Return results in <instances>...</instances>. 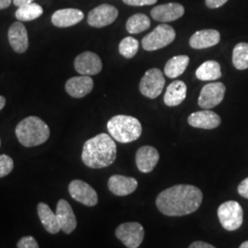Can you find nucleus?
<instances>
[{
  "mask_svg": "<svg viewBox=\"0 0 248 248\" xmlns=\"http://www.w3.org/2000/svg\"><path fill=\"white\" fill-rule=\"evenodd\" d=\"M203 194L192 185H176L163 190L157 196L155 203L161 213L167 216H184L201 207Z\"/></svg>",
  "mask_w": 248,
  "mask_h": 248,
  "instance_id": "f257e3e1",
  "label": "nucleus"
},
{
  "mask_svg": "<svg viewBox=\"0 0 248 248\" xmlns=\"http://www.w3.org/2000/svg\"><path fill=\"white\" fill-rule=\"evenodd\" d=\"M117 157V145L112 137L100 133L84 143L82 161L90 169H104L114 163Z\"/></svg>",
  "mask_w": 248,
  "mask_h": 248,
  "instance_id": "f03ea898",
  "label": "nucleus"
},
{
  "mask_svg": "<svg viewBox=\"0 0 248 248\" xmlns=\"http://www.w3.org/2000/svg\"><path fill=\"white\" fill-rule=\"evenodd\" d=\"M18 142L25 147L41 145L50 137V129L45 122L36 116H30L18 123L16 130Z\"/></svg>",
  "mask_w": 248,
  "mask_h": 248,
  "instance_id": "7ed1b4c3",
  "label": "nucleus"
},
{
  "mask_svg": "<svg viewBox=\"0 0 248 248\" xmlns=\"http://www.w3.org/2000/svg\"><path fill=\"white\" fill-rule=\"evenodd\" d=\"M108 132L117 142L128 143L136 141L142 134L141 123L128 115H116L107 124Z\"/></svg>",
  "mask_w": 248,
  "mask_h": 248,
  "instance_id": "20e7f679",
  "label": "nucleus"
},
{
  "mask_svg": "<svg viewBox=\"0 0 248 248\" xmlns=\"http://www.w3.org/2000/svg\"><path fill=\"white\" fill-rule=\"evenodd\" d=\"M175 38L176 31L173 27L160 24L142 39V48L148 52L156 51L172 44Z\"/></svg>",
  "mask_w": 248,
  "mask_h": 248,
  "instance_id": "39448f33",
  "label": "nucleus"
},
{
  "mask_svg": "<svg viewBox=\"0 0 248 248\" xmlns=\"http://www.w3.org/2000/svg\"><path fill=\"white\" fill-rule=\"evenodd\" d=\"M218 218L222 227L227 231L239 229L244 220V212L237 202L229 201L218 208Z\"/></svg>",
  "mask_w": 248,
  "mask_h": 248,
  "instance_id": "423d86ee",
  "label": "nucleus"
},
{
  "mask_svg": "<svg viewBox=\"0 0 248 248\" xmlns=\"http://www.w3.org/2000/svg\"><path fill=\"white\" fill-rule=\"evenodd\" d=\"M115 234L126 248H137L143 241L144 229L139 222H124L117 227Z\"/></svg>",
  "mask_w": 248,
  "mask_h": 248,
  "instance_id": "0eeeda50",
  "label": "nucleus"
},
{
  "mask_svg": "<svg viewBox=\"0 0 248 248\" xmlns=\"http://www.w3.org/2000/svg\"><path fill=\"white\" fill-rule=\"evenodd\" d=\"M166 79L162 71L158 68H152L145 72L142 77L139 89L144 97L156 98L162 93L165 87Z\"/></svg>",
  "mask_w": 248,
  "mask_h": 248,
  "instance_id": "6e6552de",
  "label": "nucleus"
},
{
  "mask_svg": "<svg viewBox=\"0 0 248 248\" xmlns=\"http://www.w3.org/2000/svg\"><path fill=\"white\" fill-rule=\"evenodd\" d=\"M226 88L222 82H215L205 85L198 99L199 106L204 109H210L222 103Z\"/></svg>",
  "mask_w": 248,
  "mask_h": 248,
  "instance_id": "1a4fd4ad",
  "label": "nucleus"
},
{
  "mask_svg": "<svg viewBox=\"0 0 248 248\" xmlns=\"http://www.w3.org/2000/svg\"><path fill=\"white\" fill-rule=\"evenodd\" d=\"M68 191L75 201L85 206L93 207L98 204V198L96 190L83 180L75 179L71 181L68 186Z\"/></svg>",
  "mask_w": 248,
  "mask_h": 248,
  "instance_id": "9d476101",
  "label": "nucleus"
},
{
  "mask_svg": "<svg viewBox=\"0 0 248 248\" xmlns=\"http://www.w3.org/2000/svg\"><path fill=\"white\" fill-rule=\"evenodd\" d=\"M119 11L115 7L108 4H102L89 12L88 23L95 28L110 25L118 18Z\"/></svg>",
  "mask_w": 248,
  "mask_h": 248,
  "instance_id": "9b49d317",
  "label": "nucleus"
},
{
  "mask_svg": "<svg viewBox=\"0 0 248 248\" xmlns=\"http://www.w3.org/2000/svg\"><path fill=\"white\" fill-rule=\"evenodd\" d=\"M75 69L83 76H95L102 70V61L97 53L85 52L75 59Z\"/></svg>",
  "mask_w": 248,
  "mask_h": 248,
  "instance_id": "f8f14e48",
  "label": "nucleus"
},
{
  "mask_svg": "<svg viewBox=\"0 0 248 248\" xmlns=\"http://www.w3.org/2000/svg\"><path fill=\"white\" fill-rule=\"evenodd\" d=\"M159 153L155 147L144 145L136 152L135 162L137 169L142 173H150L159 161Z\"/></svg>",
  "mask_w": 248,
  "mask_h": 248,
  "instance_id": "ddd939ff",
  "label": "nucleus"
},
{
  "mask_svg": "<svg viewBox=\"0 0 248 248\" xmlns=\"http://www.w3.org/2000/svg\"><path fill=\"white\" fill-rule=\"evenodd\" d=\"M221 122L220 116L209 109L196 111L187 118V123L190 126L205 130H213L219 127Z\"/></svg>",
  "mask_w": 248,
  "mask_h": 248,
  "instance_id": "4468645a",
  "label": "nucleus"
},
{
  "mask_svg": "<svg viewBox=\"0 0 248 248\" xmlns=\"http://www.w3.org/2000/svg\"><path fill=\"white\" fill-rule=\"evenodd\" d=\"M56 216L60 222L61 230L66 233L70 234L76 230L78 221L77 217L72 209L71 205L64 200H59L56 206Z\"/></svg>",
  "mask_w": 248,
  "mask_h": 248,
  "instance_id": "2eb2a0df",
  "label": "nucleus"
},
{
  "mask_svg": "<svg viewBox=\"0 0 248 248\" xmlns=\"http://www.w3.org/2000/svg\"><path fill=\"white\" fill-rule=\"evenodd\" d=\"M185 9L179 3H168L159 5L151 10L152 18L161 22L177 20L184 15Z\"/></svg>",
  "mask_w": 248,
  "mask_h": 248,
  "instance_id": "dca6fc26",
  "label": "nucleus"
},
{
  "mask_svg": "<svg viewBox=\"0 0 248 248\" xmlns=\"http://www.w3.org/2000/svg\"><path fill=\"white\" fill-rule=\"evenodd\" d=\"M9 44L12 49L18 53H24L29 48V37L26 28L22 22H14L9 27Z\"/></svg>",
  "mask_w": 248,
  "mask_h": 248,
  "instance_id": "f3484780",
  "label": "nucleus"
},
{
  "mask_svg": "<svg viewBox=\"0 0 248 248\" xmlns=\"http://www.w3.org/2000/svg\"><path fill=\"white\" fill-rule=\"evenodd\" d=\"M94 88L93 79L89 76L74 77L65 83L66 92L75 98L86 97Z\"/></svg>",
  "mask_w": 248,
  "mask_h": 248,
  "instance_id": "a211bd4d",
  "label": "nucleus"
},
{
  "mask_svg": "<svg viewBox=\"0 0 248 248\" xmlns=\"http://www.w3.org/2000/svg\"><path fill=\"white\" fill-rule=\"evenodd\" d=\"M108 186L109 191L114 195H130L136 190L138 186V181L133 177L113 175L108 178Z\"/></svg>",
  "mask_w": 248,
  "mask_h": 248,
  "instance_id": "6ab92c4d",
  "label": "nucleus"
},
{
  "mask_svg": "<svg viewBox=\"0 0 248 248\" xmlns=\"http://www.w3.org/2000/svg\"><path fill=\"white\" fill-rule=\"evenodd\" d=\"M221 34L216 30H202L195 32L189 39V45L191 48L202 50L213 47L220 43Z\"/></svg>",
  "mask_w": 248,
  "mask_h": 248,
  "instance_id": "aec40b11",
  "label": "nucleus"
},
{
  "mask_svg": "<svg viewBox=\"0 0 248 248\" xmlns=\"http://www.w3.org/2000/svg\"><path fill=\"white\" fill-rule=\"evenodd\" d=\"M84 18V13L77 9H59L52 16V22L58 28L74 26Z\"/></svg>",
  "mask_w": 248,
  "mask_h": 248,
  "instance_id": "412c9836",
  "label": "nucleus"
},
{
  "mask_svg": "<svg viewBox=\"0 0 248 248\" xmlns=\"http://www.w3.org/2000/svg\"><path fill=\"white\" fill-rule=\"evenodd\" d=\"M37 212L41 222L43 223L45 230L52 234H56L61 231L60 222L56 216V213H53L51 208L44 202H40L37 206Z\"/></svg>",
  "mask_w": 248,
  "mask_h": 248,
  "instance_id": "4be33fe9",
  "label": "nucleus"
},
{
  "mask_svg": "<svg viewBox=\"0 0 248 248\" xmlns=\"http://www.w3.org/2000/svg\"><path fill=\"white\" fill-rule=\"evenodd\" d=\"M186 96V84L181 80H177L172 82L168 87L164 96V102L167 106H177L185 100Z\"/></svg>",
  "mask_w": 248,
  "mask_h": 248,
  "instance_id": "5701e85b",
  "label": "nucleus"
},
{
  "mask_svg": "<svg viewBox=\"0 0 248 248\" xmlns=\"http://www.w3.org/2000/svg\"><path fill=\"white\" fill-rule=\"evenodd\" d=\"M196 77L202 81H214L222 77L220 63L213 60L204 62L196 70Z\"/></svg>",
  "mask_w": 248,
  "mask_h": 248,
  "instance_id": "b1692460",
  "label": "nucleus"
},
{
  "mask_svg": "<svg viewBox=\"0 0 248 248\" xmlns=\"http://www.w3.org/2000/svg\"><path fill=\"white\" fill-rule=\"evenodd\" d=\"M189 63L187 55H177L169 59L165 65V75L169 78H176L181 76Z\"/></svg>",
  "mask_w": 248,
  "mask_h": 248,
  "instance_id": "393cba45",
  "label": "nucleus"
},
{
  "mask_svg": "<svg viewBox=\"0 0 248 248\" xmlns=\"http://www.w3.org/2000/svg\"><path fill=\"white\" fill-rule=\"evenodd\" d=\"M44 13L43 8L37 3H28L18 7L15 16L19 21H31L33 19L41 17Z\"/></svg>",
  "mask_w": 248,
  "mask_h": 248,
  "instance_id": "a878e982",
  "label": "nucleus"
},
{
  "mask_svg": "<svg viewBox=\"0 0 248 248\" xmlns=\"http://www.w3.org/2000/svg\"><path fill=\"white\" fill-rule=\"evenodd\" d=\"M151 20L148 16L137 13L130 17L126 23V30L131 34H137L150 28Z\"/></svg>",
  "mask_w": 248,
  "mask_h": 248,
  "instance_id": "bb28decb",
  "label": "nucleus"
},
{
  "mask_svg": "<svg viewBox=\"0 0 248 248\" xmlns=\"http://www.w3.org/2000/svg\"><path fill=\"white\" fill-rule=\"evenodd\" d=\"M232 64L238 70L248 69V43H239L234 46L233 51H232Z\"/></svg>",
  "mask_w": 248,
  "mask_h": 248,
  "instance_id": "cd10ccee",
  "label": "nucleus"
},
{
  "mask_svg": "<svg viewBox=\"0 0 248 248\" xmlns=\"http://www.w3.org/2000/svg\"><path fill=\"white\" fill-rule=\"evenodd\" d=\"M139 42L133 37H126L119 45V52L127 59H131L138 52Z\"/></svg>",
  "mask_w": 248,
  "mask_h": 248,
  "instance_id": "c85d7f7f",
  "label": "nucleus"
},
{
  "mask_svg": "<svg viewBox=\"0 0 248 248\" xmlns=\"http://www.w3.org/2000/svg\"><path fill=\"white\" fill-rule=\"evenodd\" d=\"M14 169V162L7 155H0V178L7 177Z\"/></svg>",
  "mask_w": 248,
  "mask_h": 248,
  "instance_id": "c756f323",
  "label": "nucleus"
},
{
  "mask_svg": "<svg viewBox=\"0 0 248 248\" xmlns=\"http://www.w3.org/2000/svg\"><path fill=\"white\" fill-rule=\"evenodd\" d=\"M18 248H38L39 245L37 243L35 238L32 236H24L21 237V239L17 244Z\"/></svg>",
  "mask_w": 248,
  "mask_h": 248,
  "instance_id": "7c9ffc66",
  "label": "nucleus"
},
{
  "mask_svg": "<svg viewBox=\"0 0 248 248\" xmlns=\"http://www.w3.org/2000/svg\"><path fill=\"white\" fill-rule=\"evenodd\" d=\"M126 5L139 7V6H148L154 5L157 2V0H123Z\"/></svg>",
  "mask_w": 248,
  "mask_h": 248,
  "instance_id": "2f4dec72",
  "label": "nucleus"
},
{
  "mask_svg": "<svg viewBox=\"0 0 248 248\" xmlns=\"http://www.w3.org/2000/svg\"><path fill=\"white\" fill-rule=\"evenodd\" d=\"M237 191L241 197L248 200V177L240 183L237 187Z\"/></svg>",
  "mask_w": 248,
  "mask_h": 248,
  "instance_id": "473e14b6",
  "label": "nucleus"
},
{
  "mask_svg": "<svg viewBox=\"0 0 248 248\" xmlns=\"http://www.w3.org/2000/svg\"><path fill=\"white\" fill-rule=\"evenodd\" d=\"M228 0H205L206 6L209 9H218L223 6Z\"/></svg>",
  "mask_w": 248,
  "mask_h": 248,
  "instance_id": "72a5a7b5",
  "label": "nucleus"
},
{
  "mask_svg": "<svg viewBox=\"0 0 248 248\" xmlns=\"http://www.w3.org/2000/svg\"><path fill=\"white\" fill-rule=\"evenodd\" d=\"M189 248H214L213 245H210L208 243L205 242H202V241H197V242H193L189 247Z\"/></svg>",
  "mask_w": 248,
  "mask_h": 248,
  "instance_id": "f704fd0d",
  "label": "nucleus"
},
{
  "mask_svg": "<svg viewBox=\"0 0 248 248\" xmlns=\"http://www.w3.org/2000/svg\"><path fill=\"white\" fill-rule=\"evenodd\" d=\"M13 0H0V9H5L9 8Z\"/></svg>",
  "mask_w": 248,
  "mask_h": 248,
  "instance_id": "c9c22d12",
  "label": "nucleus"
},
{
  "mask_svg": "<svg viewBox=\"0 0 248 248\" xmlns=\"http://www.w3.org/2000/svg\"><path fill=\"white\" fill-rule=\"evenodd\" d=\"M31 2H33V0H13L14 5L17 6V7H20L22 5H25L28 3H31Z\"/></svg>",
  "mask_w": 248,
  "mask_h": 248,
  "instance_id": "e433bc0d",
  "label": "nucleus"
},
{
  "mask_svg": "<svg viewBox=\"0 0 248 248\" xmlns=\"http://www.w3.org/2000/svg\"><path fill=\"white\" fill-rule=\"evenodd\" d=\"M6 105V98L3 96H0V110Z\"/></svg>",
  "mask_w": 248,
  "mask_h": 248,
  "instance_id": "4c0bfd02",
  "label": "nucleus"
},
{
  "mask_svg": "<svg viewBox=\"0 0 248 248\" xmlns=\"http://www.w3.org/2000/svg\"><path fill=\"white\" fill-rule=\"evenodd\" d=\"M240 248H248V241H246V242H244L241 246L239 247Z\"/></svg>",
  "mask_w": 248,
  "mask_h": 248,
  "instance_id": "58836bf2",
  "label": "nucleus"
},
{
  "mask_svg": "<svg viewBox=\"0 0 248 248\" xmlns=\"http://www.w3.org/2000/svg\"><path fill=\"white\" fill-rule=\"evenodd\" d=\"M0 146H1V140H0Z\"/></svg>",
  "mask_w": 248,
  "mask_h": 248,
  "instance_id": "ea45409f",
  "label": "nucleus"
}]
</instances>
